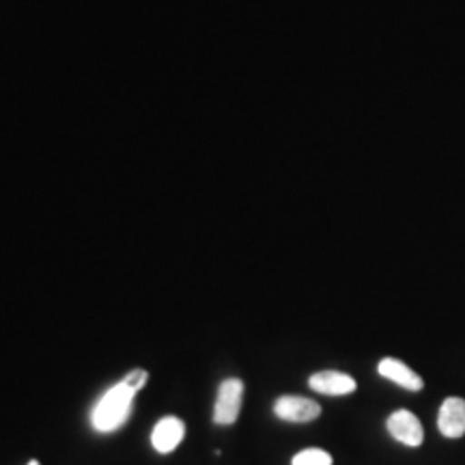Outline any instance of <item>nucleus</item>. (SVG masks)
Here are the masks:
<instances>
[{
	"label": "nucleus",
	"mask_w": 465,
	"mask_h": 465,
	"mask_svg": "<svg viewBox=\"0 0 465 465\" xmlns=\"http://www.w3.org/2000/svg\"><path fill=\"white\" fill-rule=\"evenodd\" d=\"M134 394L136 392H134L132 388H127L124 381L116 383L114 388H110V391L100 399V403L95 405V410H93V427L102 433L116 431L119 427H124V422L130 418Z\"/></svg>",
	"instance_id": "obj_1"
},
{
	"label": "nucleus",
	"mask_w": 465,
	"mask_h": 465,
	"mask_svg": "<svg viewBox=\"0 0 465 465\" xmlns=\"http://www.w3.org/2000/svg\"><path fill=\"white\" fill-rule=\"evenodd\" d=\"M242 401H243V381L237 377H229L220 383L218 388V399L216 407H213V422L229 427L235 424L242 411Z\"/></svg>",
	"instance_id": "obj_2"
},
{
	"label": "nucleus",
	"mask_w": 465,
	"mask_h": 465,
	"mask_svg": "<svg viewBox=\"0 0 465 465\" xmlns=\"http://www.w3.org/2000/svg\"><path fill=\"white\" fill-rule=\"evenodd\" d=\"M274 414L287 422H311L322 414V405L312 399L287 394L274 403Z\"/></svg>",
	"instance_id": "obj_3"
},
{
	"label": "nucleus",
	"mask_w": 465,
	"mask_h": 465,
	"mask_svg": "<svg viewBox=\"0 0 465 465\" xmlns=\"http://www.w3.org/2000/svg\"><path fill=\"white\" fill-rule=\"evenodd\" d=\"M388 431H391L394 440L405 446H411V449L420 446L424 440L422 422L418 420L416 414L407 410H399L391 414V418H388Z\"/></svg>",
	"instance_id": "obj_4"
},
{
	"label": "nucleus",
	"mask_w": 465,
	"mask_h": 465,
	"mask_svg": "<svg viewBox=\"0 0 465 465\" xmlns=\"http://www.w3.org/2000/svg\"><path fill=\"white\" fill-rule=\"evenodd\" d=\"M185 438V424L179 420L177 416H166L155 424L153 431H151V444L153 449L162 452V455H168L182 444Z\"/></svg>",
	"instance_id": "obj_5"
},
{
	"label": "nucleus",
	"mask_w": 465,
	"mask_h": 465,
	"mask_svg": "<svg viewBox=\"0 0 465 465\" xmlns=\"http://www.w3.org/2000/svg\"><path fill=\"white\" fill-rule=\"evenodd\" d=\"M308 386L319 394H330V397H345V394L356 392L358 383L351 375L339 373V371H322L308 380Z\"/></svg>",
	"instance_id": "obj_6"
},
{
	"label": "nucleus",
	"mask_w": 465,
	"mask_h": 465,
	"mask_svg": "<svg viewBox=\"0 0 465 465\" xmlns=\"http://www.w3.org/2000/svg\"><path fill=\"white\" fill-rule=\"evenodd\" d=\"M438 427L446 438H461L465 435V401L459 397L446 399L440 407Z\"/></svg>",
	"instance_id": "obj_7"
},
{
	"label": "nucleus",
	"mask_w": 465,
	"mask_h": 465,
	"mask_svg": "<svg viewBox=\"0 0 465 465\" xmlns=\"http://www.w3.org/2000/svg\"><path fill=\"white\" fill-rule=\"evenodd\" d=\"M377 371H380L381 377H386V380L399 383V386L405 388V391L418 392V391H422V386H424L422 377L414 373V371H411L407 364L401 362V360L383 358L380 366H377Z\"/></svg>",
	"instance_id": "obj_8"
},
{
	"label": "nucleus",
	"mask_w": 465,
	"mask_h": 465,
	"mask_svg": "<svg viewBox=\"0 0 465 465\" xmlns=\"http://www.w3.org/2000/svg\"><path fill=\"white\" fill-rule=\"evenodd\" d=\"M291 465H332V455L322 449H306L291 459Z\"/></svg>",
	"instance_id": "obj_9"
},
{
	"label": "nucleus",
	"mask_w": 465,
	"mask_h": 465,
	"mask_svg": "<svg viewBox=\"0 0 465 465\" xmlns=\"http://www.w3.org/2000/svg\"><path fill=\"white\" fill-rule=\"evenodd\" d=\"M147 380H149L147 371L136 369V371H132V373H127L121 381H124L127 388H132L134 392H138V391H141V388L144 386V383H147Z\"/></svg>",
	"instance_id": "obj_10"
},
{
	"label": "nucleus",
	"mask_w": 465,
	"mask_h": 465,
	"mask_svg": "<svg viewBox=\"0 0 465 465\" xmlns=\"http://www.w3.org/2000/svg\"><path fill=\"white\" fill-rule=\"evenodd\" d=\"M26 465H39V461H37V459H33V461H28Z\"/></svg>",
	"instance_id": "obj_11"
}]
</instances>
